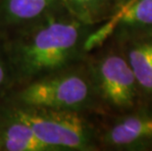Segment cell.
Here are the masks:
<instances>
[{
    "label": "cell",
    "instance_id": "1",
    "mask_svg": "<svg viewBox=\"0 0 152 151\" xmlns=\"http://www.w3.org/2000/svg\"><path fill=\"white\" fill-rule=\"evenodd\" d=\"M90 27L61 7L21 28L9 47L11 71L28 82L68 68L86 52Z\"/></svg>",
    "mask_w": 152,
    "mask_h": 151
},
{
    "label": "cell",
    "instance_id": "2",
    "mask_svg": "<svg viewBox=\"0 0 152 151\" xmlns=\"http://www.w3.org/2000/svg\"><path fill=\"white\" fill-rule=\"evenodd\" d=\"M99 97L89 70H60L28 82L17 95V104L82 113L94 108Z\"/></svg>",
    "mask_w": 152,
    "mask_h": 151
},
{
    "label": "cell",
    "instance_id": "3",
    "mask_svg": "<svg viewBox=\"0 0 152 151\" xmlns=\"http://www.w3.org/2000/svg\"><path fill=\"white\" fill-rule=\"evenodd\" d=\"M9 114L28 125L54 151L95 148L93 128L79 112L17 104Z\"/></svg>",
    "mask_w": 152,
    "mask_h": 151
},
{
    "label": "cell",
    "instance_id": "4",
    "mask_svg": "<svg viewBox=\"0 0 152 151\" xmlns=\"http://www.w3.org/2000/svg\"><path fill=\"white\" fill-rule=\"evenodd\" d=\"M88 70L99 100L119 111L134 107L140 89L124 54L110 51Z\"/></svg>",
    "mask_w": 152,
    "mask_h": 151
},
{
    "label": "cell",
    "instance_id": "5",
    "mask_svg": "<svg viewBox=\"0 0 152 151\" xmlns=\"http://www.w3.org/2000/svg\"><path fill=\"white\" fill-rule=\"evenodd\" d=\"M102 140L120 150L152 148V111L140 109L117 119L105 131Z\"/></svg>",
    "mask_w": 152,
    "mask_h": 151
},
{
    "label": "cell",
    "instance_id": "6",
    "mask_svg": "<svg viewBox=\"0 0 152 151\" xmlns=\"http://www.w3.org/2000/svg\"><path fill=\"white\" fill-rule=\"evenodd\" d=\"M125 39L124 56L134 73L140 91L152 99V31L121 33Z\"/></svg>",
    "mask_w": 152,
    "mask_h": 151
},
{
    "label": "cell",
    "instance_id": "7",
    "mask_svg": "<svg viewBox=\"0 0 152 151\" xmlns=\"http://www.w3.org/2000/svg\"><path fill=\"white\" fill-rule=\"evenodd\" d=\"M61 7L62 0H0V22L23 28Z\"/></svg>",
    "mask_w": 152,
    "mask_h": 151
},
{
    "label": "cell",
    "instance_id": "8",
    "mask_svg": "<svg viewBox=\"0 0 152 151\" xmlns=\"http://www.w3.org/2000/svg\"><path fill=\"white\" fill-rule=\"evenodd\" d=\"M0 150L53 151L35 136L28 125L10 114L0 126Z\"/></svg>",
    "mask_w": 152,
    "mask_h": 151
},
{
    "label": "cell",
    "instance_id": "9",
    "mask_svg": "<svg viewBox=\"0 0 152 151\" xmlns=\"http://www.w3.org/2000/svg\"><path fill=\"white\" fill-rule=\"evenodd\" d=\"M104 28L110 34L115 30L121 33L152 31V0H132L113 16Z\"/></svg>",
    "mask_w": 152,
    "mask_h": 151
},
{
    "label": "cell",
    "instance_id": "10",
    "mask_svg": "<svg viewBox=\"0 0 152 151\" xmlns=\"http://www.w3.org/2000/svg\"><path fill=\"white\" fill-rule=\"evenodd\" d=\"M62 5L68 13L89 26L112 17L109 0H62Z\"/></svg>",
    "mask_w": 152,
    "mask_h": 151
},
{
    "label": "cell",
    "instance_id": "11",
    "mask_svg": "<svg viewBox=\"0 0 152 151\" xmlns=\"http://www.w3.org/2000/svg\"><path fill=\"white\" fill-rule=\"evenodd\" d=\"M10 64L9 61H6L3 59V57L0 55V89L2 88H4L6 83L8 82L9 77H10Z\"/></svg>",
    "mask_w": 152,
    "mask_h": 151
},
{
    "label": "cell",
    "instance_id": "12",
    "mask_svg": "<svg viewBox=\"0 0 152 151\" xmlns=\"http://www.w3.org/2000/svg\"><path fill=\"white\" fill-rule=\"evenodd\" d=\"M109 1L110 7H111V14L113 17V16L117 15L120 11H122L128 4H130L132 0H109Z\"/></svg>",
    "mask_w": 152,
    "mask_h": 151
}]
</instances>
